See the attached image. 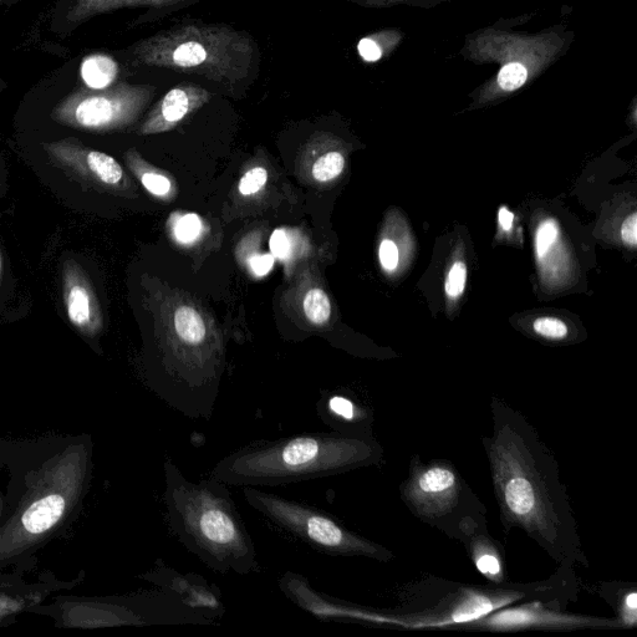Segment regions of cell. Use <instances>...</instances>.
<instances>
[{"label":"cell","mask_w":637,"mask_h":637,"mask_svg":"<svg viewBox=\"0 0 637 637\" xmlns=\"http://www.w3.org/2000/svg\"><path fill=\"white\" fill-rule=\"evenodd\" d=\"M493 430L483 437L499 518L506 533L521 529L559 568H588L568 489L553 453L521 412L491 404Z\"/></svg>","instance_id":"6da1fadb"},{"label":"cell","mask_w":637,"mask_h":637,"mask_svg":"<svg viewBox=\"0 0 637 637\" xmlns=\"http://www.w3.org/2000/svg\"><path fill=\"white\" fill-rule=\"evenodd\" d=\"M382 460L374 436L312 432L243 447L222 458L211 477L227 486L274 487L343 475Z\"/></svg>","instance_id":"7a4b0ae2"},{"label":"cell","mask_w":637,"mask_h":637,"mask_svg":"<svg viewBox=\"0 0 637 637\" xmlns=\"http://www.w3.org/2000/svg\"><path fill=\"white\" fill-rule=\"evenodd\" d=\"M163 501L168 524L183 547L214 572H258V554L227 484L216 478L191 482L170 458Z\"/></svg>","instance_id":"3957f363"},{"label":"cell","mask_w":637,"mask_h":637,"mask_svg":"<svg viewBox=\"0 0 637 637\" xmlns=\"http://www.w3.org/2000/svg\"><path fill=\"white\" fill-rule=\"evenodd\" d=\"M578 599L573 570L560 568L552 578L535 583L466 585L428 579L404 589L401 605L381 610L385 626L406 630H457L506 606L529 600L568 605Z\"/></svg>","instance_id":"277c9868"},{"label":"cell","mask_w":637,"mask_h":637,"mask_svg":"<svg viewBox=\"0 0 637 637\" xmlns=\"http://www.w3.org/2000/svg\"><path fill=\"white\" fill-rule=\"evenodd\" d=\"M406 507L421 522L461 542L476 523L487 519V508L447 460L412 458L409 477L400 486Z\"/></svg>","instance_id":"5b68a950"},{"label":"cell","mask_w":637,"mask_h":637,"mask_svg":"<svg viewBox=\"0 0 637 637\" xmlns=\"http://www.w3.org/2000/svg\"><path fill=\"white\" fill-rule=\"evenodd\" d=\"M243 496L249 506L268 521L321 554L335 558H369L381 563L394 559L389 549L351 531L323 509L256 487H244Z\"/></svg>","instance_id":"8992f818"},{"label":"cell","mask_w":637,"mask_h":637,"mask_svg":"<svg viewBox=\"0 0 637 637\" xmlns=\"http://www.w3.org/2000/svg\"><path fill=\"white\" fill-rule=\"evenodd\" d=\"M624 629L619 619L596 618L568 613L567 605L542 600L523 601L494 611L457 630L514 633V631H574Z\"/></svg>","instance_id":"52a82bcc"},{"label":"cell","mask_w":637,"mask_h":637,"mask_svg":"<svg viewBox=\"0 0 637 637\" xmlns=\"http://www.w3.org/2000/svg\"><path fill=\"white\" fill-rule=\"evenodd\" d=\"M147 579L159 585L166 593L177 596L188 608L197 611L212 623L226 614L221 591L201 575L181 574L160 565Z\"/></svg>","instance_id":"ba28073f"},{"label":"cell","mask_w":637,"mask_h":637,"mask_svg":"<svg viewBox=\"0 0 637 637\" xmlns=\"http://www.w3.org/2000/svg\"><path fill=\"white\" fill-rule=\"evenodd\" d=\"M468 557L479 573L492 584L508 583L506 558L501 545L488 533L487 519L478 522L463 535Z\"/></svg>","instance_id":"9c48e42d"},{"label":"cell","mask_w":637,"mask_h":637,"mask_svg":"<svg viewBox=\"0 0 637 637\" xmlns=\"http://www.w3.org/2000/svg\"><path fill=\"white\" fill-rule=\"evenodd\" d=\"M320 420L331 430L353 436H372V415L354 399L340 394L323 397L317 404Z\"/></svg>","instance_id":"30bf717a"},{"label":"cell","mask_w":637,"mask_h":637,"mask_svg":"<svg viewBox=\"0 0 637 637\" xmlns=\"http://www.w3.org/2000/svg\"><path fill=\"white\" fill-rule=\"evenodd\" d=\"M206 91L197 88H176L163 98L160 105V115L163 122L176 125L185 119L193 109L206 101Z\"/></svg>","instance_id":"8fae6325"},{"label":"cell","mask_w":637,"mask_h":637,"mask_svg":"<svg viewBox=\"0 0 637 637\" xmlns=\"http://www.w3.org/2000/svg\"><path fill=\"white\" fill-rule=\"evenodd\" d=\"M65 508L64 498L60 496H50L34 503L23 516L24 527L34 534L43 533L52 528L60 517L63 516Z\"/></svg>","instance_id":"7c38bea8"},{"label":"cell","mask_w":637,"mask_h":637,"mask_svg":"<svg viewBox=\"0 0 637 637\" xmlns=\"http://www.w3.org/2000/svg\"><path fill=\"white\" fill-rule=\"evenodd\" d=\"M120 111L121 105L114 99L95 96L81 101L76 107L75 116L81 125L99 127L110 124L119 116Z\"/></svg>","instance_id":"4fadbf2b"},{"label":"cell","mask_w":637,"mask_h":637,"mask_svg":"<svg viewBox=\"0 0 637 637\" xmlns=\"http://www.w3.org/2000/svg\"><path fill=\"white\" fill-rule=\"evenodd\" d=\"M117 75V65L114 60L105 55H94L86 59L81 66V76L85 84L91 89L107 88Z\"/></svg>","instance_id":"5bb4252c"},{"label":"cell","mask_w":637,"mask_h":637,"mask_svg":"<svg viewBox=\"0 0 637 637\" xmlns=\"http://www.w3.org/2000/svg\"><path fill=\"white\" fill-rule=\"evenodd\" d=\"M175 329L187 344H201L206 339V325L200 314L191 307H181L175 314Z\"/></svg>","instance_id":"9a60e30c"},{"label":"cell","mask_w":637,"mask_h":637,"mask_svg":"<svg viewBox=\"0 0 637 637\" xmlns=\"http://www.w3.org/2000/svg\"><path fill=\"white\" fill-rule=\"evenodd\" d=\"M171 63L178 68H197V66L203 65L208 59V49L206 45L196 40H187L178 44L176 48L172 49L170 54Z\"/></svg>","instance_id":"2e32d148"},{"label":"cell","mask_w":637,"mask_h":637,"mask_svg":"<svg viewBox=\"0 0 637 637\" xmlns=\"http://www.w3.org/2000/svg\"><path fill=\"white\" fill-rule=\"evenodd\" d=\"M90 170L107 185H116L121 181L122 168L112 157L103 152H90L88 156Z\"/></svg>","instance_id":"e0dca14e"},{"label":"cell","mask_w":637,"mask_h":637,"mask_svg":"<svg viewBox=\"0 0 637 637\" xmlns=\"http://www.w3.org/2000/svg\"><path fill=\"white\" fill-rule=\"evenodd\" d=\"M304 312L315 325H324L329 320L331 304L324 290H310L304 299Z\"/></svg>","instance_id":"ac0fdd59"},{"label":"cell","mask_w":637,"mask_h":637,"mask_svg":"<svg viewBox=\"0 0 637 637\" xmlns=\"http://www.w3.org/2000/svg\"><path fill=\"white\" fill-rule=\"evenodd\" d=\"M69 318L75 325L84 326L90 319V298L83 287L71 288L68 295Z\"/></svg>","instance_id":"d6986e66"},{"label":"cell","mask_w":637,"mask_h":637,"mask_svg":"<svg viewBox=\"0 0 637 637\" xmlns=\"http://www.w3.org/2000/svg\"><path fill=\"white\" fill-rule=\"evenodd\" d=\"M345 159L339 152H329L315 162L313 176L319 182H328L344 171Z\"/></svg>","instance_id":"ffe728a7"},{"label":"cell","mask_w":637,"mask_h":637,"mask_svg":"<svg viewBox=\"0 0 637 637\" xmlns=\"http://www.w3.org/2000/svg\"><path fill=\"white\" fill-rule=\"evenodd\" d=\"M559 237V226L553 218L545 219L535 234V252L537 257L543 259L553 248Z\"/></svg>","instance_id":"44dd1931"},{"label":"cell","mask_w":637,"mask_h":637,"mask_svg":"<svg viewBox=\"0 0 637 637\" xmlns=\"http://www.w3.org/2000/svg\"><path fill=\"white\" fill-rule=\"evenodd\" d=\"M528 78L526 66L519 63H511L501 70L498 75V84L503 90L514 91L522 88Z\"/></svg>","instance_id":"7402d4cb"},{"label":"cell","mask_w":637,"mask_h":637,"mask_svg":"<svg viewBox=\"0 0 637 637\" xmlns=\"http://www.w3.org/2000/svg\"><path fill=\"white\" fill-rule=\"evenodd\" d=\"M533 329L543 338L553 340L564 339L569 333L568 326L563 320L552 317L538 318L534 321Z\"/></svg>","instance_id":"603a6c76"},{"label":"cell","mask_w":637,"mask_h":637,"mask_svg":"<svg viewBox=\"0 0 637 637\" xmlns=\"http://www.w3.org/2000/svg\"><path fill=\"white\" fill-rule=\"evenodd\" d=\"M202 231V222L195 213L186 214L178 219L175 227V234L178 241L191 243L196 241Z\"/></svg>","instance_id":"cb8c5ba5"},{"label":"cell","mask_w":637,"mask_h":637,"mask_svg":"<svg viewBox=\"0 0 637 637\" xmlns=\"http://www.w3.org/2000/svg\"><path fill=\"white\" fill-rule=\"evenodd\" d=\"M467 283V268L466 264L462 262H456L453 264L450 272H448L446 279V294L448 297L456 299L460 298L463 292H465Z\"/></svg>","instance_id":"d4e9b609"},{"label":"cell","mask_w":637,"mask_h":637,"mask_svg":"<svg viewBox=\"0 0 637 637\" xmlns=\"http://www.w3.org/2000/svg\"><path fill=\"white\" fill-rule=\"evenodd\" d=\"M268 180V172L266 168L256 167L249 171L239 182V192L243 196H252L266 186Z\"/></svg>","instance_id":"484cf974"},{"label":"cell","mask_w":637,"mask_h":637,"mask_svg":"<svg viewBox=\"0 0 637 637\" xmlns=\"http://www.w3.org/2000/svg\"><path fill=\"white\" fill-rule=\"evenodd\" d=\"M619 620L624 628H635L637 624V593L635 590L625 591L619 601Z\"/></svg>","instance_id":"4316f807"},{"label":"cell","mask_w":637,"mask_h":637,"mask_svg":"<svg viewBox=\"0 0 637 637\" xmlns=\"http://www.w3.org/2000/svg\"><path fill=\"white\" fill-rule=\"evenodd\" d=\"M379 257L382 268L389 270V272H392V270H395L397 266H399V248H397L395 242L390 241V239H385V241L381 242Z\"/></svg>","instance_id":"83f0119b"},{"label":"cell","mask_w":637,"mask_h":637,"mask_svg":"<svg viewBox=\"0 0 637 637\" xmlns=\"http://www.w3.org/2000/svg\"><path fill=\"white\" fill-rule=\"evenodd\" d=\"M142 185L146 190L151 192L152 195L166 196L171 190V182L167 177L156 175V173H145L142 176Z\"/></svg>","instance_id":"f1b7e54d"},{"label":"cell","mask_w":637,"mask_h":637,"mask_svg":"<svg viewBox=\"0 0 637 637\" xmlns=\"http://www.w3.org/2000/svg\"><path fill=\"white\" fill-rule=\"evenodd\" d=\"M270 251H272L275 257H288L290 244L287 233H285L283 229H277V231H274L272 234V237H270Z\"/></svg>","instance_id":"f546056e"},{"label":"cell","mask_w":637,"mask_h":637,"mask_svg":"<svg viewBox=\"0 0 637 637\" xmlns=\"http://www.w3.org/2000/svg\"><path fill=\"white\" fill-rule=\"evenodd\" d=\"M621 239L625 246L636 247L637 244V214H630L621 226Z\"/></svg>","instance_id":"4dcf8cb0"},{"label":"cell","mask_w":637,"mask_h":637,"mask_svg":"<svg viewBox=\"0 0 637 637\" xmlns=\"http://www.w3.org/2000/svg\"><path fill=\"white\" fill-rule=\"evenodd\" d=\"M358 50L361 58L369 61V63H375V61L380 60L382 55L379 45L369 38L361 40Z\"/></svg>","instance_id":"1f68e13d"},{"label":"cell","mask_w":637,"mask_h":637,"mask_svg":"<svg viewBox=\"0 0 637 637\" xmlns=\"http://www.w3.org/2000/svg\"><path fill=\"white\" fill-rule=\"evenodd\" d=\"M251 264L252 270L254 273L259 275V277H263L272 270L274 266V257L272 254H261V256H256L249 261Z\"/></svg>","instance_id":"d6a6232c"},{"label":"cell","mask_w":637,"mask_h":637,"mask_svg":"<svg viewBox=\"0 0 637 637\" xmlns=\"http://www.w3.org/2000/svg\"><path fill=\"white\" fill-rule=\"evenodd\" d=\"M498 222L503 231H511L514 222V214L509 211L506 206H503L498 212Z\"/></svg>","instance_id":"836d02e7"}]
</instances>
